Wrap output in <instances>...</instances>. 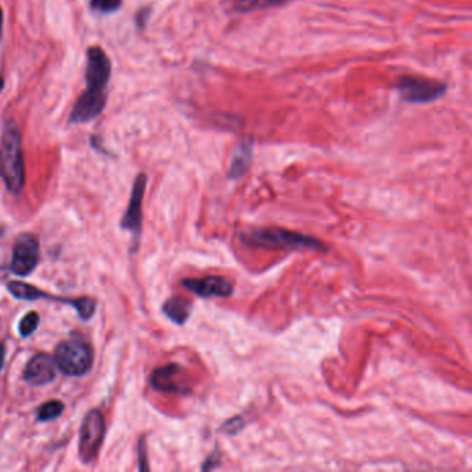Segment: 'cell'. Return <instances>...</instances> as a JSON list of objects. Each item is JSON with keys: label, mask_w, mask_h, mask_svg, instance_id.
Instances as JSON below:
<instances>
[{"label": "cell", "mask_w": 472, "mask_h": 472, "mask_svg": "<svg viewBox=\"0 0 472 472\" xmlns=\"http://www.w3.org/2000/svg\"><path fill=\"white\" fill-rule=\"evenodd\" d=\"M139 470L140 471H148L150 467L147 464V444H146V438H140L139 444Z\"/></svg>", "instance_id": "21"}, {"label": "cell", "mask_w": 472, "mask_h": 472, "mask_svg": "<svg viewBox=\"0 0 472 472\" xmlns=\"http://www.w3.org/2000/svg\"><path fill=\"white\" fill-rule=\"evenodd\" d=\"M244 425H246L244 418L241 416H237L227 419L221 427V431L224 434H227V435H236L237 432H240L244 428Z\"/></svg>", "instance_id": "19"}, {"label": "cell", "mask_w": 472, "mask_h": 472, "mask_svg": "<svg viewBox=\"0 0 472 472\" xmlns=\"http://www.w3.org/2000/svg\"><path fill=\"white\" fill-rule=\"evenodd\" d=\"M40 258L39 238L32 233H21L13 246L10 269L17 276H29L38 266Z\"/></svg>", "instance_id": "8"}, {"label": "cell", "mask_w": 472, "mask_h": 472, "mask_svg": "<svg viewBox=\"0 0 472 472\" xmlns=\"http://www.w3.org/2000/svg\"><path fill=\"white\" fill-rule=\"evenodd\" d=\"M396 89L406 103H431L441 99L447 90V86L435 79L402 77L396 84Z\"/></svg>", "instance_id": "7"}, {"label": "cell", "mask_w": 472, "mask_h": 472, "mask_svg": "<svg viewBox=\"0 0 472 472\" xmlns=\"http://www.w3.org/2000/svg\"><path fill=\"white\" fill-rule=\"evenodd\" d=\"M291 0H236L233 3V10L236 13H251L255 10H265L270 7H278Z\"/></svg>", "instance_id": "15"}, {"label": "cell", "mask_w": 472, "mask_h": 472, "mask_svg": "<svg viewBox=\"0 0 472 472\" xmlns=\"http://www.w3.org/2000/svg\"><path fill=\"white\" fill-rule=\"evenodd\" d=\"M3 87H4V79L0 77V92L3 90Z\"/></svg>", "instance_id": "25"}, {"label": "cell", "mask_w": 472, "mask_h": 472, "mask_svg": "<svg viewBox=\"0 0 472 472\" xmlns=\"http://www.w3.org/2000/svg\"><path fill=\"white\" fill-rule=\"evenodd\" d=\"M180 284L199 298H227L233 294L231 281L222 276L183 278Z\"/></svg>", "instance_id": "11"}, {"label": "cell", "mask_w": 472, "mask_h": 472, "mask_svg": "<svg viewBox=\"0 0 472 472\" xmlns=\"http://www.w3.org/2000/svg\"><path fill=\"white\" fill-rule=\"evenodd\" d=\"M122 0H90V9L101 14H111L122 7Z\"/></svg>", "instance_id": "18"}, {"label": "cell", "mask_w": 472, "mask_h": 472, "mask_svg": "<svg viewBox=\"0 0 472 472\" xmlns=\"http://www.w3.org/2000/svg\"><path fill=\"white\" fill-rule=\"evenodd\" d=\"M253 154V140L244 139L236 147L231 158V164L229 168V177L230 179H240L243 177L251 167Z\"/></svg>", "instance_id": "13"}, {"label": "cell", "mask_w": 472, "mask_h": 472, "mask_svg": "<svg viewBox=\"0 0 472 472\" xmlns=\"http://www.w3.org/2000/svg\"><path fill=\"white\" fill-rule=\"evenodd\" d=\"M106 418L99 409L86 413L79 428V457L84 464H90L97 457L106 437Z\"/></svg>", "instance_id": "6"}, {"label": "cell", "mask_w": 472, "mask_h": 472, "mask_svg": "<svg viewBox=\"0 0 472 472\" xmlns=\"http://www.w3.org/2000/svg\"><path fill=\"white\" fill-rule=\"evenodd\" d=\"M40 317L38 312H28L18 323V334L21 338H28L32 334L35 333L39 327Z\"/></svg>", "instance_id": "17"}, {"label": "cell", "mask_w": 472, "mask_h": 472, "mask_svg": "<svg viewBox=\"0 0 472 472\" xmlns=\"http://www.w3.org/2000/svg\"><path fill=\"white\" fill-rule=\"evenodd\" d=\"M187 374L183 366L177 363H168L165 366L157 367L150 375V385L157 392L187 395L192 388L187 383Z\"/></svg>", "instance_id": "9"}, {"label": "cell", "mask_w": 472, "mask_h": 472, "mask_svg": "<svg viewBox=\"0 0 472 472\" xmlns=\"http://www.w3.org/2000/svg\"><path fill=\"white\" fill-rule=\"evenodd\" d=\"M219 464H221V451L216 449L212 454H209V456L207 457V460H205V463L202 464L201 470H202V471H211V470L216 468Z\"/></svg>", "instance_id": "20"}, {"label": "cell", "mask_w": 472, "mask_h": 472, "mask_svg": "<svg viewBox=\"0 0 472 472\" xmlns=\"http://www.w3.org/2000/svg\"><path fill=\"white\" fill-rule=\"evenodd\" d=\"M150 16H151V10H150L148 7H144V9L139 10V13L136 14V18H135V20H136V26H138V28H146Z\"/></svg>", "instance_id": "22"}, {"label": "cell", "mask_w": 472, "mask_h": 472, "mask_svg": "<svg viewBox=\"0 0 472 472\" xmlns=\"http://www.w3.org/2000/svg\"><path fill=\"white\" fill-rule=\"evenodd\" d=\"M0 179L11 194H21L26 187V161L21 131L16 121L7 119L0 140Z\"/></svg>", "instance_id": "2"}, {"label": "cell", "mask_w": 472, "mask_h": 472, "mask_svg": "<svg viewBox=\"0 0 472 472\" xmlns=\"http://www.w3.org/2000/svg\"><path fill=\"white\" fill-rule=\"evenodd\" d=\"M4 358H6V344L3 341H0V371L4 366Z\"/></svg>", "instance_id": "23"}, {"label": "cell", "mask_w": 472, "mask_h": 472, "mask_svg": "<svg viewBox=\"0 0 472 472\" xmlns=\"http://www.w3.org/2000/svg\"><path fill=\"white\" fill-rule=\"evenodd\" d=\"M7 291L16 300H20V301L33 302V301H39V300H48V301H55V302H60V304L72 306L75 309V312L78 313V316L84 322L90 320L92 316L96 312V302H94V300H92L89 297H82V298L57 297L53 294L45 292V291L39 290L38 287H33V285H31L28 282H24V281H10L7 284Z\"/></svg>", "instance_id": "5"}, {"label": "cell", "mask_w": 472, "mask_h": 472, "mask_svg": "<svg viewBox=\"0 0 472 472\" xmlns=\"http://www.w3.org/2000/svg\"><path fill=\"white\" fill-rule=\"evenodd\" d=\"M163 312L172 323H175L177 326H183L192 316L193 302L185 297L176 295V297L169 298L164 304Z\"/></svg>", "instance_id": "14"}, {"label": "cell", "mask_w": 472, "mask_h": 472, "mask_svg": "<svg viewBox=\"0 0 472 472\" xmlns=\"http://www.w3.org/2000/svg\"><path fill=\"white\" fill-rule=\"evenodd\" d=\"M111 61L107 53L99 48L92 46L86 52V89L75 101L70 124H86L96 119L107 104L109 84L111 79Z\"/></svg>", "instance_id": "1"}, {"label": "cell", "mask_w": 472, "mask_h": 472, "mask_svg": "<svg viewBox=\"0 0 472 472\" xmlns=\"http://www.w3.org/2000/svg\"><path fill=\"white\" fill-rule=\"evenodd\" d=\"M241 243L252 248L265 250H304V248H324L314 237L302 233L290 231L285 229H250L240 234Z\"/></svg>", "instance_id": "3"}, {"label": "cell", "mask_w": 472, "mask_h": 472, "mask_svg": "<svg viewBox=\"0 0 472 472\" xmlns=\"http://www.w3.org/2000/svg\"><path fill=\"white\" fill-rule=\"evenodd\" d=\"M1 33H3V10L0 7V39H1Z\"/></svg>", "instance_id": "24"}, {"label": "cell", "mask_w": 472, "mask_h": 472, "mask_svg": "<svg viewBox=\"0 0 472 472\" xmlns=\"http://www.w3.org/2000/svg\"><path fill=\"white\" fill-rule=\"evenodd\" d=\"M94 352L92 345L82 335L72 334L71 338L61 341L55 351L57 368L68 377H82L93 366Z\"/></svg>", "instance_id": "4"}, {"label": "cell", "mask_w": 472, "mask_h": 472, "mask_svg": "<svg viewBox=\"0 0 472 472\" xmlns=\"http://www.w3.org/2000/svg\"><path fill=\"white\" fill-rule=\"evenodd\" d=\"M147 187V176L144 173H139L133 182L131 199L121 219V229L131 231L133 236V241L136 246L139 243L140 231H141V222H143V198Z\"/></svg>", "instance_id": "10"}, {"label": "cell", "mask_w": 472, "mask_h": 472, "mask_svg": "<svg viewBox=\"0 0 472 472\" xmlns=\"http://www.w3.org/2000/svg\"><path fill=\"white\" fill-rule=\"evenodd\" d=\"M56 361L43 352L32 356L24 368V380L33 387L48 385L56 380Z\"/></svg>", "instance_id": "12"}, {"label": "cell", "mask_w": 472, "mask_h": 472, "mask_svg": "<svg viewBox=\"0 0 472 472\" xmlns=\"http://www.w3.org/2000/svg\"><path fill=\"white\" fill-rule=\"evenodd\" d=\"M64 403L61 400H49L43 405H40L36 410V419L39 422H48L53 421L64 413Z\"/></svg>", "instance_id": "16"}]
</instances>
